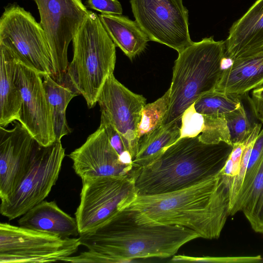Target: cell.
Masks as SVG:
<instances>
[{
    "mask_svg": "<svg viewBox=\"0 0 263 263\" xmlns=\"http://www.w3.org/2000/svg\"><path fill=\"white\" fill-rule=\"evenodd\" d=\"M203 117L204 127L198 136L201 142L212 144L223 142L232 145L224 115H203Z\"/></svg>",
    "mask_w": 263,
    "mask_h": 263,
    "instance_id": "obj_27",
    "label": "cell"
},
{
    "mask_svg": "<svg viewBox=\"0 0 263 263\" xmlns=\"http://www.w3.org/2000/svg\"><path fill=\"white\" fill-rule=\"evenodd\" d=\"M233 178L222 175L183 189L163 194L138 195L125 210L146 226H177L200 237L218 239L230 216Z\"/></svg>",
    "mask_w": 263,
    "mask_h": 263,
    "instance_id": "obj_1",
    "label": "cell"
},
{
    "mask_svg": "<svg viewBox=\"0 0 263 263\" xmlns=\"http://www.w3.org/2000/svg\"><path fill=\"white\" fill-rule=\"evenodd\" d=\"M82 180L75 212L80 235L101 226L124 210L138 196L133 176H107Z\"/></svg>",
    "mask_w": 263,
    "mask_h": 263,
    "instance_id": "obj_6",
    "label": "cell"
},
{
    "mask_svg": "<svg viewBox=\"0 0 263 263\" xmlns=\"http://www.w3.org/2000/svg\"><path fill=\"white\" fill-rule=\"evenodd\" d=\"M132 12L149 40L178 53L191 44L188 10L182 0H129Z\"/></svg>",
    "mask_w": 263,
    "mask_h": 263,
    "instance_id": "obj_11",
    "label": "cell"
},
{
    "mask_svg": "<svg viewBox=\"0 0 263 263\" xmlns=\"http://www.w3.org/2000/svg\"><path fill=\"white\" fill-rule=\"evenodd\" d=\"M79 238H62L8 223H0V262L62 261L77 252Z\"/></svg>",
    "mask_w": 263,
    "mask_h": 263,
    "instance_id": "obj_10",
    "label": "cell"
},
{
    "mask_svg": "<svg viewBox=\"0 0 263 263\" xmlns=\"http://www.w3.org/2000/svg\"><path fill=\"white\" fill-rule=\"evenodd\" d=\"M101 112V122L111 125L120 135L133 160L138 152V128L146 99L135 93L110 74L97 99Z\"/></svg>",
    "mask_w": 263,
    "mask_h": 263,
    "instance_id": "obj_12",
    "label": "cell"
},
{
    "mask_svg": "<svg viewBox=\"0 0 263 263\" xmlns=\"http://www.w3.org/2000/svg\"><path fill=\"white\" fill-rule=\"evenodd\" d=\"M263 157V129L259 132L253 144L243 181L240 191L234 202L247 192ZM233 203V204H234ZM232 205V206H233Z\"/></svg>",
    "mask_w": 263,
    "mask_h": 263,
    "instance_id": "obj_29",
    "label": "cell"
},
{
    "mask_svg": "<svg viewBox=\"0 0 263 263\" xmlns=\"http://www.w3.org/2000/svg\"><path fill=\"white\" fill-rule=\"evenodd\" d=\"M20 226L62 238L80 235L76 218L61 210L54 201H43L21 216Z\"/></svg>",
    "mask_w": 263,
    "mask_h": 263,
    "instance_id": "obj_18",
    "label": "cell"
},
{
    "mask_svg": "<svg viewBox=\"0 0 263 263\" xmlns=\"http://www.w3.org/2000/svg\"><path fill=\"white\" fill-rule=\"evenodd\" d=\"M233 145L244 142L258 123L254 121L245 109L242 102L236 110L224 115Z\"/></svg>",
    "mask_w": 263,
    "mask_h": 263,
    "instance_id": "obj_26",
    "label": "cell"
},
{
    "mask_svg": "<svg viewBox=\"0 0 263 263\" xmlns=\"http://www.w3.org/2000/svg\"><path fill=\"white\" fill-rule=\"evenodd\" d=\"M233 146L207 144L198 136L178 139L150 164L134 170L138 195L163 194L193 186L216 176Z\"/></svg>",
    "mask_w": 263,
    "mask_h": 263,
    "instance_id": "obj_3",
    "label": "cell"
},
{
    "mask_svg": "<svg viewBox=\"0 0 263 263\" xmlns=\"http://www.w3.org/2000/svg\"><path fill=\"white\" fill-rule=\"evenodd\" d=\"M204 127L203 115L195 109L194 103L189 107L181 117L180 138L198 136Z\"/></svg>",
    "mask_w": 263,
    "mask_h": 263,
    "instance_id": "obj_30",
    "label": "cell"
},
{
    "mask_svg": "<svg viewBox=\"0 0 263 263\" xmlns=\"http://www.w3.org/2000/svg\"><path fill=\"white\" fill-rule=\"evenodd\" d=\"M104 125L110 144L119 154L121 161L127 164H133V158L126 148L119 133L109 124L100 122Z\"/></svg>",
    "mask_w": 263,
    "mask_h": 263,
    "instance_id": "obj_31",
    "label": "cell"
},
{
    "mask_svg": "<svg viewBox=\"0 0 263 263\" xmlns=\"http://www.w3.org/2000/svg\"><path fill=\"white\" fill-rule=\"evenodd\" d=\"M50 50L52 77L65 84L69 65L68 48L89 10L82 0H33Z\"/></svg>",
    "mask_w": 263,
    "mask_h": 263,
    "instance_id": "obj_9",
    "label": "cell"
},
{
    "mask_svg": "<svg viewBox=\"0 0 263 263\" xmlns=\"http://www.w3.org/2000/svg\"><path fill=\"white\" fill-rule=\"evenodd\" d=\"M198 238L196 232L184 227L139 224L125 209L79 237L81 245L101 254L107 262L170 257L184 244Z\"/></svg>",
    "mask_w": 263,
    "mask_h": 263,
    "instance_id": "obj_2",
    "label": "cell"
},
{
    "mask_svg": "<svg viewBox=\"0 0 263 263\" xmlns=\"http://www.w3.org/2000/svg\"><path fill=\"white\" fill-rule=\"evenodd\" d=\"M248 100L254 116L263 124V86L254 89Z\"/></svg>",
    "mask_w": 263,
    "mask_h": 263,
    "instance_id": "obj_33",
    "label": "cell"
},
{
    "mask_svg": "<svg viewBox=\"0 0 263 263\" xmlns=\"http://www.w3.org/2000/svg\"><path fill=\"white\" fill-rule=\"evenodd\" d=\"M65 156L61 140L46 147L40 145L16 189L9 198L1 201V215L13 220L44 201L58 179Z\"/></svg>",
    "mask_w": 263,
    "mask_h": 263,
    "instance_id": "obj_8",
    "label": "cell"
},
{
    "mask_svg": "<svg viewBox=\"0 0 263 263\" xmlns=\"http://www.w3.org/2000/svg\"><path fill=\"white\" fill-rule=\"evenodd\" d=\"M225 52V42L215 41L211 36L193 42L178 53L163 125L181 120L189 107L203 95L214 91L223 71Z\"/></svg>",
    "mask_w": 263,
    "mask_h": 263,
    "instance_id": "obj_4",
    "label": "cell"
},
{
    "mask_svg": "<svg viewBox=\"0 0 263 263\" xmlns=\"http://www.w3.org/2000/svg\"><path fill=\"white\" fill-rule=\"evenodd\" d=\"M181 120L160 126L139 140L138 152L133 160L135 170L146 166L158 158L180 137Z\"/></svg>",
    "mask_w": 263,
    "mask_h": 263,
    "instance_id": "obj_21",
    "label": "cell"
},
{
    "mask_svg": "<svg viewBox=\"0 0 263 263\" xmlns=\"http://www.w3.org/2000/svg\"><path fill=\"white\" fill-rule=\"evenodd\" d=\"M170 105V89L153 103L143 108L141 119L138 128L140 139L163 125Z\"/></svg>",
    "mask_w": 263,
    "mask_h": 263,
    "instance_id": "obj_24",
    "label": "cell"
},
{
    "mask_svg": "<svg viewBox=\"0 0 263 263\" xmlns=\"http://www.w3.org/2000/svg\"><path fill=\"white\" fill-rule=\"evenodd\" d=\"M263 84V50L234 60L223 69L214 91L241 97Z\"/></svg>",
    "mask_w": 263,
    "mask_h": 263,
    "instance_id": "obj_17",
    "label": "cell"
},
{
    "mask_svg": "<svg viewBox=\"0 0 263 263\" xmlns=\"http://www.w3.org/2000/svg\"><path fill=\"white\" fill-rule=\"evenodd\" d=\"M11 129L0 127V198H9L28 171L40 146L18 121Z\"/></svg>",
    "mask_w": 263,
    "mask_h": 263,
    "instance_id": "obj_14",
    "label": "cell"
},
{
    "mask_svg": "<svg viewBox=\"0 0 263 263\" xmlns=\"http://www.w3.org/2000/svg\"><path fill=\"white\" fill-rule=\"evenodd\" d=\"M56 140H61L71 133L66 117V109L71 100L79 95L70 87L55 81L49 74L42 76Z\"/></svg>",
    "mask_w": 263,
    "mask_h": 263,
    "instance_id": "obj_22",
    "label": "cell"
},
{
    "mask_svg": "<svg viewBox=\"0 0 263 263\" xmlns=\"http://www.w3.org/2000/svg\"><path fill=\"white\" fill-rule=\"evenodd\" d=\"M225 57L232 62L263 50V0H257L230 27Z\"/></svg>",
    "mask_w": 263,
    "mask_h": 263,
    "instance_id": "obj_16",
    "label": "cell"
},
{
    "mask_svg": "<svg viewBox=\"0 0 263 263\" xmlns=\"http://www.w3.org/2000/svg\"><path fill=\"white\" fill-rule=\"evenodd\" d=\"M18 60L0 45V127L18 121L22 105L21 91L15 81Z\"/></svg>",
    "mask_w": 263,
    "mask_h": 263,
    "instance_id": "obj_19",
    "label": "cell"
},
{
    "mask_svg": "<svg viewBox=\"0 0 263 263\" xmlns=\"http://www.w3.org/2000/svg\"><path fill=\"white\" fill-rule=\"evenodd\" d=\"M99 16L115 45L130 60L145 49L149 40L136 21L122 14H100Z\"/></svg>",
    "mask_w": 263,
    "mask_h": 263,
    "instance_id": "obj_20",
    "label": "cell"
},
{
    "mask_svg": "<svg viewBox=\"0 0 263 263\" xmlns=\"http://www.w3.org/2000/svg\"><path fill=\"white\" fill-rule=\"evenodd\" d=\"M241 97L225 95L215 91L208 92L195 103L196 110L203 115H225L239 108Z\"/></svg>",
    "mask_w": 263,
    "mask_h": 263,
    "instance_id": "obj_25",
    "label": "cell"
},
{
    "mask_svg": "<svg viewBox=\"0 0 263 263\" xmlns=\"http://www.w3.org/2000/svg\"><path fill=\"white\" fill-rule=\"evenodd\" d=\"M0 45L42 76H52L50 50L45 31L31 13L17 4L8 5L1 15Z\"/></svg>",
    "mask_w": 263,
    "mask_h": 263,
    "instance_id": "obj_7",
    "label": "cell"
},
{
    "mask_svg": "<svg viewBox=\"0 0 263 263\" xmlns=\"http://www.w3.org/2000/svg\"><path fill=\"white\" fill-rule=\"evenodd\" d=\"M72 42L73 58L66 83L81 95L88 107L92 108L107 79L114 73L116 46L99 15L90 10Z\"/></svg>",
    "mask_w": 263,
    "mask_h": 263,
    "instance_id": "obj_5",
    "label": "cell"
},
{
    "mask_svg": "<svg viewBox=\"0 0 263 263\" xmlns=\"http://www.w3.org/2000/svg\"><path fill=\"white\" fill-rule=\"evenodd\" d=\"M239 211L254 232L263 233V157L247 192L235 202L230 215Z\"/></svg>",
    "mask_w": 263,
    "mask_h": 263,
    "instance_id": "obj_23",
    "label": "cell"
},
{
    "mask_svg": "<svg viewBox=\"0 0 263 263\" xmlns=\"http://www.w3.org/2000/svg\"><path fill=\"white\" fill-rule=\"evenodd\" d=\"M72 167L82 180L107 176H133V165L123 163L100 123L85 142L69 155Z\"/></svg>",
    "mask_w": 263,
    "mask_h": 263,
    "instance_id": "obj_15",
    "label": "cell"
},
{
    "mask_svg": "<svg viewBox=\"0 0 263 263\" xmlns=\"http://www.w3.org/2000/svg\"><path fill=\"white\" fill-rule=\"evenodd\" d=\"M85 5L101 14H122V7L118 0H86Z\"/></svg>",
    "mask_w": 263,
    "mask_h": 263,
    "instance_id": "obj_32",
    "label": "cell"
},
{
    "mask_svg": "<svg viewBox=\"0 0 263 263\" xmlns=\"http://www.w3.org/2000/svg\"><path fill=\"white\" fill-rule=\"evenodd\" d=\"M261 127V124L258 123L247 140L246 145L242 155L241 161L238 175L233 179L230 185L231 202L230 211L241 187L249 162L250 154L255 141L260 131Z\"/></svg>",
    "mask_w": 263,
    "mask_h": 263,
    "instance_id": "obj_28",
    "label": "cell"
},
{
    "mask_svg": "<svg viewBox=\"0 0 263 263\" xmlns=\"http://www.w3.org/2000/svg\"><path fill=\"white\" fill-rule=\"evenodd\" d=\"M15 81L22 98L18 121L40 145L52 144L56 140L42 75L18 60Z\"/></svg>",
    "mask_w": 263,
    "mask_h": 263,
    "instance_id": "obj_13",
    "label": "cell"
}]
</instances>
